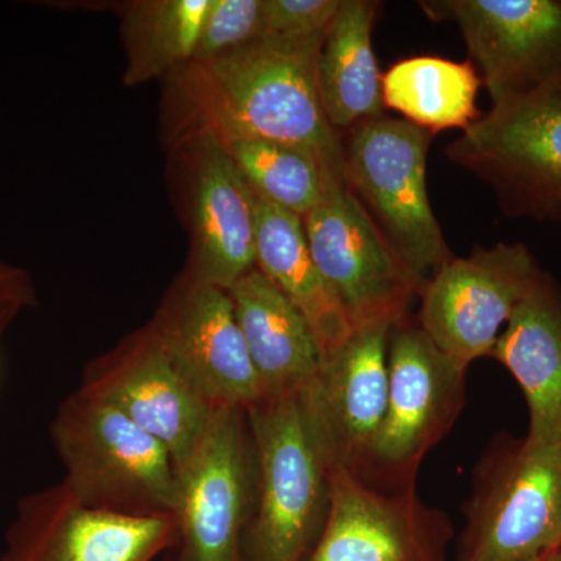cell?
Listing matches in <instances>:
<instances>
[{"mask_svg":"<svg viewBox=\"0 0 561 561\" xmlns=\"http://www.w3.org/2000/svg\"><path fill=\"white\" fill-rule=\"evenodd\" d=\"M379 3L342 0L319 55V91L334 130L383 116L382 79L371 33Z\"/></svg>","mask_w":561,"mask_h":561,"instance_id":"21","label":"cell"},{"mask_svg":"<svg viewBox=\"0 0 561 561\" xmlns=\"http://www.w3.org/2000/svg\"><path fill=\"white\" fill-rule=\"evenodd\" d=\"M467 513L465 561L545 559L561 541V446L491 443Z\"/></svg>","mask_w":561,"mask_h":561,"instance_id":"5","label":"cell"},{"mask_svg":"<svg viewBox=\"0 0 561 561\" xmlns=\"http://www.w3.org/2000/svg\"><path fill=\"white\" fill-rule=\"evenodd\" d=\"M491 357L522 387L529 411L524 438L561 446V286L549 273L513 312Z\"/></svg>","mask_w":561,"mask_h":561,"instance_id":"18","label":"cell"},{"mask_svg":"<svg viewBox=\"0 0 561 561\" xmlns=\"http://www.w3.org/2000/svg\"><path fill=\"white\" fill-rule=\"evenodd\" d=\"M389 393L364 481L387 490L413 485L426 454L451 431L465 402V370L402 317L389 335Z\"/></svg>","mask_w":561,"mask_h":561,"instance_id":"7","label":"cell"},{"mask_svg":"<svg viewBox=\"0 0 561 561\" xmlns=\"http://www.w3.org/2000/svg\"><path fill=\"white\" fill-rule=\"evenodd\" d=\"M482 84L470 61L412 57L398 61L383 76V105L432 135L448 128L467 131L482 117L476 105Z\"/></svg>","mask_w":561,"mask_h":561,"instance_id":"22","label":"cell"},{"mask_svg":"<svg viewBox=\"0 0 561 561\" xmlns=\"http://www.w3.org/2000/svg\"><path fill=\"white\" fill-rule=\"evenodd\" d=\"M253 197L257 268L302 313L319 345L320 360L324 359L348 341L353 323L312 260L301 217L257 192Z\"/></svg>","mask_w":561,"mask_h":561,"instance_id":"20","label":"cell"},{"mask_svg":"<svg viewBox=\"0 0 561 561\" xmlns=\"http://www.w3.org/2000/svg\"><path fill=\"white\" fill-rule=\"evenodd\" d=\"M262 33V0H209L192 61H209L256 43Z\"/></svg>","mask_w":561,"mask_h":561,"instance_id":"26","label":"cell"},{"mask_svg":"<svg viewBox=\"0 0 561 561\" xmlns=\"http://www.w3.org/2000/svg\"><path fill=\"white\" fill-rule=\"evenodd\" d=\"M254 454V561H301L319 540L330 502V467L298 397L247 409Z\"/></svg>","mask_w":561,"mask_h":561,"instance_id":"4","label":"cell"},{"mask_svg":"<svg viewBox=\"0 0 561 561\" xmlns=\"http://www.w3.org/2000/svg\"><path fill=\"white\" fill-rule=\"evenodd\" d=\"M309 251L354 330L397 323L420 287L350 190L345 173L330 172L323 197L302 217Z\"/></svg>","mask_w":561,"mask_h":561,"instance_id":"8","label":"cell"},{"mask_svg":"<svg viewBox=\"0 0 561 561\" xmlns=\"http://www.w3.org/2000/svg\"><path fill=\"white\" fill-rule=\"evenodd\" d=\"M512 219L561 220V88L491 106L446 149Z\"/></svg>","mask_w":561,"mask_h":561,"instance_id":"6","label":"cell"},{"mask_svg":"<svg viewBox=\"0 0 561 561\" xmlns=\"http://www.w3.org/2000/svg\"><path fill=\"white\" fill-rule=\"evenodd\" d=\"M432 138L411 122L381 116L351 130L343 144L350 190L420 291L453 260L427 194Z\"/></svg>","mask_w":561,"mask_h":561,"instance_id":"3","label":"cell"},{"mask_svg":"<svg viewBox=\"0 0 561 561\" xmlns=\"http://www.w3.org/2000/svg\"><path fill=\"white\" fill-rule=\"evenodd\" d=\"M542 560H545V559H542ZM542 560H534V561H542Z\"/></svg>","mask_w":561,"mask_h":561,"instance_id":"28","label":"cell"},{"mask_svg":"<svg viewBox=\"0 0 561 561\" xmlns=\"http://www.w3.org/2000/svg\"><path fill=\"white\" fill-rule=\"evenodd\" d=\"M342 0H262V43L286 50H321Z\"/></svg>","mask_w":561,"mask_h":561,"instance_id":"25","label":"cell"},{"mask_svg":"<svg viewBox=\"0 0 561 561\" xmlns=\"http://www.w3.org/2000/svg\"><path fill=\"white\" fill-rule=\"evenodd\" d=\"M80 390L160 440L171 453L176 472L191 459L216 409L181 371L150 327L94 362Z\"/></svg>","mask_w":561,"mask_h":561,"instance_id":"13","label":"cell"},{"mask_svg":"<svg viewBox=\"0 0 561 561\" xmlns=\"http://www.w3.org/2000/svg\"><path fill=\"white\" fill-rule=\"evenodd\" d=\"M176 531V516L99 511L61 482L21 501L3 561H151Z\"/></svg>","mask_w":561,"mask_h":561,"instance_id":"15","label":"cell"},{"mask_svg":"<svg viewBox=\"0 0 561 561\" xmlns=\"http://www.w3.org/2000/svg\"><path fill=\"white\" fill-rule=\"evenodd\" d=\"M228 294L264 400L298 397L320 368L308 321L257 267Z\"/></svg>","mask_w":561,"mask_h":561,"instance_id":"19","label":"cell"},{"mask_svg":"<svg viewBox=\"0 0 561 561\" xmlns=\"http://www.w3.org/2000/svg\"><path fill=\"white\" fill-rule=\"evenodd\" d=\"M179 486L176 519L192 560L238 561L256 494V454L245 409H214L201 443L179 470Z\"/></svg>","mask_w":561,"mask_h":561,"instance_id":"11","label":"cell"},{"mask_svg":"<svg viewBox=\"0 0 561 561\" xmlns=\"http://www.w3.org/2000/svg\"><path fill=\"white\" fill-rule=\"evenodd\" d=\"M451 535L415 486L387 490L345 468L330 472L327 519L309 561H443Z\"/></svg>","mask_w":561,"mask_h":561,"instance_id":"14","label":"cell"},{"mask_svg":"<svg viewBox=\"0 0 561 561\" xmlns=\"http://www.w3.org/2000/svg\"><path fill=\"white\" fill-rule=\"evenodd\" d=\"M190 142L194 144L192 279L228 291L257 267L253 191L219 140L198 138Z\"/></svg>","mask_w":561,"mask_h":561,"instance_id":"17","label":"cell"},{"mask_svg":"<svg viewBox=\"0 0 561 561\" xmlns=\"http://www.w3.org/2000/svg\"><path fill=\"white\" fill-rule=\"evenodd\" d=\"M150 328L213 408L264 400L227 290L191 279Z\"/></svg>","mask_w":561,"mask_h":561,"instance_id":"16","label":"cell"},{"mask_svg":"<svg viewBox=\"0 0 561 561\" xmlns=\"http://www.w3.org/2000/svg\"><path fill=\"white\" fill-rule=\"evenodd\" d=\"M219 142L251 190L301 219L319 205L328 173L334 172L311 151L289 144L257 138Z\"/></svg>","mask_w":561,"mask_h":561,"instance_id":"24","label":"cell"},{"mask_svg":"<svg viewBox=\"0 0 561 561\" xmlns=\"http://www.w3.org/2000/svg\"><path fill=\"white\" fill-rule=\"evenodd\" d=\"M542 561H561V541L560 545L553 549L552 552H549L548 556L545 557Z\"/></svg>","mask_w":561,"mask_h":561,"instance_id":"27","label":"cell"},{"mask_svg":"<svg viewBox=\"0 0 561 561\" xmlns=\"http://www.w3.org/2000/svg\"><path fill=\"white\" fill-rule=\"evenodd\" d=\"M70 493L99 511L125 515L179 512V472L171 453L124 413L79 390L50 427Z\"/></svg>","mask_w":561,"mask_h":561,"instance_id":"2","label":"cell"},{"mask_svg":"<svg viewBox=\"0 0 561 561\" xmlns=\"http://www.w3.org/2000/svg\"><path fill=\"white\" fill-rule=\"evenodd\" d=\"M208 5L209 0H153L133 5L124 24L125 84L146 83L190 65Z\"/></svg>","mask_w":561,"mask_h":561,"instance_id":"23","label":"cell"},{"mask_svg":"<svg viewBox=\"0 0 561 561\" xmlns=\"http://www.w3.org/2000/svg\"><path fill=\"white\" fill-rule=\"evenodd\" d=\"M420 5L431 20L460 28L493 105L561 88V0H430Z\"/></svg>","mask_w":561,"mask_h":561,"instance_id":"10","label":"cell"},{"mask_svg":"<svg viewBox=\"0 0 561 561\" xmlns=\"http://www.w3.org/2000/svg\"><path fill=\"white\" fill-rule=\"evenodd\" d=\"M542 268L524 243L476 247L453 257L421 291L419 323L461 370L490 356Z\"/></svg>","mask_w":561,"mask_h":561,"instance_id":"9","label":"cell"},{"mask_svg":"<svg viewBox=\"0 0 561 561\" xmlns=\"http://www.w3.org/2000/svg\"><path fill=\"white\" fill-rule=\"evenodd\" d=\"M394 323L356 328L320 360L316 378L298 394L321 456L332 468L364 478L381 431L389 393V335Z\"/></svg>","mask_w":561,"mask_h":561,"instance_id":"12","label":"cell"},{"mask_svg":"<svg viewBox=\"0 0 561 561\" xmlns=\"http://www.w3.org/2000/svg\"><path fill=\"white\" fill-rule=\"evenodd\" d=\"M320 50H286L256 41L175 72L190 140L257 138L311 151L345 173V149L319 91Z\"/></svg>","mask_w":561,"mask_h":561,"instance_id":"1","label":"cell"}]
</instances>
